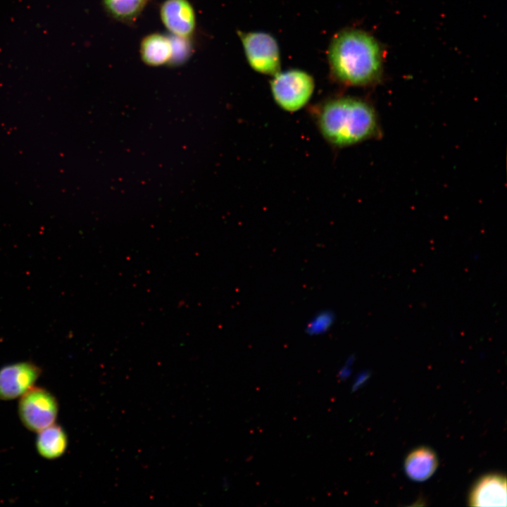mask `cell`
Wrapping results in <instances>:
<instances>
[{"mask_svg":"<svg viewBox=\"0 0 507 507\" xmlns=\"http://www.w3.org/2000/svg\"><path fill=\"white\" fill-rule=\"evenodd\" d=\"M308 113L322 137L334 149L351 146L380 133L375 109L361 98L330 96L309 107Z\"/></svg>","mask_w":507,"mask_h":507,"instance_id":"1","label":"cell"},{"mask_svg":"<svg viewBox=\"0 0 507 507\" xmlns=\"http://www.w3.org/2000/svg\"><path fill=\"white\" fill-rule=\"evenodd\" d=\"M332 79L347 87H367L377 82L382 53L377 40L365 31L346 29L337 33L328 47Z\"/></svg>","mask_w":507,"mask_h":507,"instance_id":"2","label":"cell"},{"mask_svg":"<svg viewBox=\"0 0 507 507\" xmlns=\"http://www.w3.org/2000/svg\"><path fill=\"white\" fill-rule=\"evenodd\" d=\"M270 82L272 96L282 109L294 113L307 105L315 89L313 77L299 69L279 71Z\"/></svg>","mask_w":507,"mask_h":507,"instance_id":"3","label":"cell"},{"mask_svg":"<svg viewBox=\"0 0 507 507\" xmlns=\"http://www.w3.org/2000/svg\"><path fill=\"white\" fill-rule=\"evenodd\" d=\"M246 58L255 71L273 76L280 71V54L276 39L261 32H238Z\"/></svg>","mask_w":507,"mask_h":507,"instance_id":"4","label":"cell"},{"mask_svg":"<svg viewBox=\"0 0 507 507\" xmlns=\"http://www.w3.org/2000/svg\"><path fill=\"white\" fill-rule=\"evenodd\" d=\"M58 411L55 396L41 387H32L20 397L18 414L26 428L39 432L54 423Z\"/></svg>","mask_w":507,"mask_h":507,"instance_id":"5","label":"cell"},{"mask_svg":"<svg viewBox=\"0 0 507 507\" xmlns=\"http://www.w3.org/2000/svg\"><path fill=\"white\" fill-rule=\"evenodd\" d=\"M41 374L30 362H18L0 368V399L12 400L31 389Z\"/></svg>","mask_w":507,"mask_h":507,"instance_id":"6","label":"cell"},{"mask_svg":"<svg viewBox=\"0 0 507 507\" xmlns=\"http://www.w3.org/2000/svg\"><path fill=\"white\" fill-rule=\"evenodd\" d=\"M160 15L165 27L176 37L188 39L195 30V13L188 0H165Z\"/></svg>","mask_w":507,"mask_h":507,"instance_id":"7","label":"cell"},{"mask_svg":"<svg viewBox=\"0 0 507 507\" xmlns=\"http://www.w3.org/2000/svg\"><path fill=\"white\" fill-rule=\"evenodd\" d=\"M506 480L499 474L483 476L473 486L469 496L472 506H506Z\"/></svg>","mask_w":507,"mask_h":507,"instance_id":"8","label":"cell"},{"mask_svg":"<svg viewBox=\"0 0 507 507\" xmlns=\"http://www.w3.org/2000/svg\"><path fill=\"white\" fill-rule=\"evenodd\" d=\"M438 466L436 453L431 449L421 446L412 451L406 458L405 472L415 481L422 482L430 478Z\"/></svg>","mask_w":507,"mask_h":507,"instance_id":"9","label":"cell"},{"mask_svg":"<svg viewBox=\"0 0 507 507\" xmlns=\"http://www.w3.org/2000/svg\"><path fill=\"white\" fill-rule=\"evenodd\" d=\"M140 54L143 62L151 66L168 63L173 54L172 39L160 33L150 34L142 39Z\"/></svg>","mask_w":507,"mask_h":507,"instance_id":"10","label":"cell"},{"mask_svg":"<svg viewBox=\"0 0 507 507\" xmlns=\"http://www.w3.org/2000/svg\"><path fill=\"white\" fill-rule=\"evenodd\" d=\"M38 432L36 446L42 457L54 459L64 453L68 440L66 434L61 427L54 423Z\"/></svg>","mask_w":507,"mask_h":507,"instance_id":"11","label":"cell"},{"mask_svg":"<svg viewBox=\"0 0 507 507\" xmlns=\"http://www.w3.org/2000/svg\"><path fill=\"white\" fill-rule=\"evenodd\" d=\"M148 0H104L111 15L121 21L134 20L142 11Z\"/></svg>","mask_w":507,"mask_h":507,"instance_id":"12","label":"cell"},{"mask_svg":"<svg viewBox=\"0 0 507 507\" xmlns=\"http://www.w3.org/2000/svg\"><path fill=\"white\" fill-rule=\"evenodd\" d=\"M335 320L336 315L332 311H320L306 323L304 331L311 337L325 334L332 327Z\"/></svg>","mask_w":507,"mask_h":507,"instance_id":"13","label":"cell"},{"mask_svg":"<svg viewBox=\"0 0 507 507\" xmlns=\"http://www.w3.org/2000/svg\"><path fill=\"white\" fill-rule=\"evenodd\" d=\"M178 39L174 41L172 39L173 43V54L170 62L178 63L182 62L186 58V56L188 54V46L186 43V38H182L177 37Z\"/></svg>","mask_w":507,"mask_h":507,"instance_id":"14","label":"cell"},{"mask_svg":"<svg viewBox=\"0 0 507 507\" xmlns=\"http://www.w3.org/2000/svg\"><path fill=\"white\" fill-rule=\"evenodd\" d=\"M351 373V365L344 364L338 372V377L341 380L347 379Z\"/></svg>","mask_w":507,"mask_h":507,"instance_id":"15","label":"cell"},{"mask_svg":"<svg viewBox=\"0 0 507 507\" xmlns=\"http://www.w3.org/2000/svg\"><path fill=\"white\" fill-rule=\"evenodd\" d=\"M366 377H368V375H367V373H360V374L357 376L356 380L354 381V382H353V384L352 389H353V391H355V390H356L357 389H358V388L361 386V384L365 381Z\"/></svg>","mask_w":507,"mask_h":507,"instance_id":"16","label":"cell"}]
</instances>
